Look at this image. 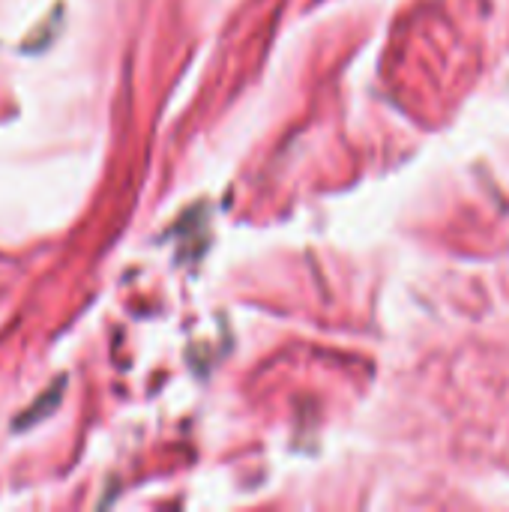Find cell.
I'll list each match as a JSON object with an SVG mask.
<instances>
[{"mask_svg": "<svg viewBox=\"0 0 509 512\" xmlns=\"http://www.w3.org/2000/svg\"><path fill=\"white\" fill-rule=\"evenodd\" d=\"M63 387H66V378H57L45 393H39V399L30 405V408H24L21 414H18V420L12 423V429L15 432H24V429H30V426H36L39 420H45L54 408H57V402H60V393H63Z\"/></svg>", "mask_w": 509, "mask_h": 512, "instance_id": "6da1fadb", "label": "cell"}]
</instances>
